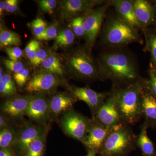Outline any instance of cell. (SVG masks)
Returning a JSON list of instances; mask_svg holds the SVG:
<instances>
[{"label": "cell", "mask_w": 156, "mask_h": 156, "mask_svg": "<svg viewBox=\"0 0 156 156\" xmlns=\"http://www.w3.org/2000/svg\"><path fill=\"white\" fill-rule=\"evenodd\" d=\"M31 27L34 34L37 37L39 36L47 28V23L41 18L34 20L31 23Z\"/></svg>", "instance_id": "obj_31"}, {"label": "cell", "mask_w": 156, "mask_h": 156, "mask_svg": "<svg viewBox=\"0 0 156 156\" xmlns=\"http://www.w3.org/2000/svg\"><path fill=\"white\" fill-rule=\"evenodd\" d=\"M144 78L121 88H113L115 102L121 122L134 125L142 117L141 110V94Z\"/></svg>", "instance_id": "obj_2"}, {"label": "cell", "mask_w": 156, "mask_h": 156, "mask_svg": "<svg viewBox=\"0 0 156 156\" xmlns=\"http://www.w3.org/2000/svg\"><path fill=\"white\" fill-rule=\"evenodd\" d=\"M5 10L9 13H14L18 9V1L17 0H6Z\"/></svg>", "instance_id": "obj_37"}, {"label": "cell", "mask_w": 156, "mask_h": 156, "mask_svg": "<svg viewBox=\"0 0 156 156\" xmlns=\"http://www.w3.org/2000/svg\"><path fill=\"white\" fill-rule=\"evenodd\" d=\"M110 6L109 1H106L84 15V37L86 39L87 47L91 51L103 25L107 11Z\"/></svg>", "instance_id": "obj_6"}, {"label": "cell", "mask_w": 156, "mask_h": 156, "mask_svg": "<svg viewBox=\"0 0 156 156\" xmlns=\"http://www.w3.org/2000/svg\"><path fill=\"white\" fill-rule=\"evenodd\" d=\"M84 15L78 16L73 18L70 24L71 28L72 29V31L75 35L78 37H84L85 35V30L83 26L85 17Z\"/></svg>", "instance_id": "obj_29"}, {"label": "cell", "mask_w": 156, "mask_h": 156, "mask_svg": "<svg viewBox=\"0 0 156 156\" xmlns=\"http://www.w3.org/2000/svg\"><path fill=\"white\" fill-rule=\"evenodd\" d=\"M25 115L37 122H44L50 116L49 100L41 94L32 96Z\"/></svg>", "instance_id": "obj_14"}, {"label": "cell", "mask_w": 156, "mask_h": 156, "mask_svg": "<svg viewBox=\"0 0 156 156\" xmlns=\"http://www.w3.org/2000/svg\"><path fill=\"white\" fill-rule=\"evenodd\" d=\"M57 35V28L55 25H53L47 27L41 35L37 37V38L40 41H47L54 38H56Z\"/></svg>", "instance_id": "obj_32"}, {"label": "cell", "mask_w": 156, "mask_h": 156, "mask_svg": "<svg viewBox=\"0 0 156 156\" xmlns=\"http://www.w3.org/2000/svg\"><path fill=\"white\" fill-rule=\"evenodd\" d=\"M16 92L15 82L9 73L4 74L2 80L0 81V92L4 96H11Z\"/></svg>", "instance_id": "obj_25"}, {"label": "cell", "mask_w": 156, "mask_h": 156, "mask_svg": "<svg viewBox=\"0 0 156 156\" xmlns=\"http://www.w3.org/2000/svg\"><path fill=\"white\" fill-rule=\"evenodd\" d=\"M136 18L143 32L156 26V2L146 0H133Z\"/></svg>", "instance_id": "obj_13"}, {"label": "cell", "mask_w": 156, "mask_h": 156, "mask_svg": "<svg viewBox=\"0 0 156 156\" xmlns=\"http://www.w3.org/2000/svg\"><path fill=\"white\" fill-rule=\"evenodd\" d=\"M18 132L13 128L8 127L1 129L0 148L1 149L12 147L14 146Z\"/></svg>", "instance_id": "obj_22"}, {"label": "cell", "mask_w": 156, "mask_h": 156, "mask_svg": "<svg viewBox=\"0 0 156 156\" xmlns=\"http://www.w3.org/2000/svg\"><path fill=\"white\" fill-rule=\"evenodd\" d=\"M93 119L70 110L65 113L60 125L65 132L73 138L83 142L89 133Z\"/></svg>", "instance_id": "obj_7"}, {"label": "cell", "mask_w": 156, "mask_h": 156, "mask_svg": "<svg viewBox=\"0 0 156 156\" xmlns=\"http://www.w3.org/2000/svg\"><path fill=\"white\" fill-rule=\"evenodd\" d=\"M130 126L121 122L111 128L98 152L100 156H126L134 150L137 137Z\"/></svg>", "instance_id": "obj_4"}, {"label": "cell", "mask_w": 156, "mask_h": 156, "mask_svg": "<svg viewBox=\"0 0 156 156\" xmlns=\"http://www.w3.org/2000/svg\"></svg>", "instance_id": "obj_45"}, {"label": "cell", "mask_w": 156, "mask_h": 156, "mask_svg": "<svg viewBox=\"0 0 156 156\" xmlns=\"http://www.w3.org/2000/svg\"><path fill=\"white\" fill-rule=\"evenodd\" d=\"M39 5L45 12H52L56 8L57 2L55 0H41L39 1Z\"/></svg>", "instance_id": "obj_35"}, {"label": "cell", "mask_w": 156, "mask_h": 156, "mask_svg": "<svg viewBox=\"0 0 156 156\" xmlns=\"http://www.w3.org/2000/svg\"><path fill=\"white\" fill-rule=\"evenodd\" d=\"M39 48L40 47L35 48L33 50H31L27 54V56L29 59L30 60V62L32 63L33 62L34 59L35 57L37 51L39 49Z\"/></svg>", "instance_id": "obj_40"}, {"label": "cell", "mask_w": 156, "mask_h": 156, "mask_svg": "<svg viewBox=\"0 0 156 156\" xmlns=\"http://www.w3.org/2000/svg\"><path fill=\"white\" fill-rule=\"evenodd\" d=\"M110 5L113 6L117 15L131 27L137 30H141V27L136 18L133 0H112Z\"/></svg>", "instance_id": "obj_17"}, {"label": "cell", "mask_w": 156, "mask_h": 156, "mask_svg": "<svg viewBox=\"0 0 156 156\" xmlns=\"http://www.w3.org/2000/svg\"><path fill=\"white\" fill-rule=\"evenodd\" d=\"M77 99L72 95L65 92H59L52 96L49 100L50 114L58 116L71 110Z\"/></svg>", "instance_id": "obj_19"}, {"label": "cell", "mask_w": 156, "mask_h": 156, "mask_svg": "<svg viewBox=\"0 0 156 156\" xmlns=\"http://www.w3.org/2000/svg\"><path fill=\"white\" fill-rule=\"evenodd\" d=\"M97 62L101 80L111 81L113 88L126 87L141 79L137 62L125 48H106Z\"/></svg>", "instance_id": "obj_1"}, {"label": "cell", "mask_w": 156, "mask_h": 156, "mask_svg": "<svg viewBox=\"0 0 156 156\" xmlns=\"http://www.w3.org/2000/svg\"><path fill=\"white\" fill-rule=\"evenodd\" d=\"M148 128L145 123L141 126L140 133L137 137L136 146L139 148L144 156H156V151L153 143L147 135Z\"/></svg>", "instance_id": "obj_20"}, {"label": "cell", "mask_w": 156, "mask_h": 156, "mask_svg": "<svg viewBox=\"0 0 156 156\" xmlns=\"http://www.w3.org/2000/svg\"><path fill=\"white\" fill-rule=\"evenodd\" d=\"M29 74V70L25 67L18 72L14 73V80L18 87H22L24 86L28 80Z\"/></svg>", "instance_id": "obj_30"}, {"label": "cell", "mask_w": 156, "mask_h": 156, "mask_svg": "<svg viewBox=\"0 0 156 156\" xmlns=\"http://www.w3.org/2000/svg\"><path fill=\"white\" fill-rule=\"evenodd\" d=\"M98 153L96 151H90L88 152L87 156H96V154Z\"/></svg>", "instance_id": "obj_43"}, {"label": "cell", "mask_w": 156, "mask_h": 156, "mask_svg": "<svg viewBox=\"0 0 156 156\" xmlns=\"http://www.w3.org/2000/svg\"><path fill=\"white\" fill-rule=\"evenodd\" d=\"M92 119L90 130L82 143L89 151H96L98 153L111 128L105 127Z\"/></svg>", "instance_id": "obj_16"}, {"label": "cell", "mask_w": 156, "mask_h": 156, "mask_svg": "<svg viewBox=\"0 0 156 156\" xmlns=\"http://www.w3.org/2000/svg\"><path fill=\"white\" fill-rule=\"evenodd\" d=\"M67 65L71 73L76 79L83 80L101 79L97 62L87 47L78 48L70 53Z\"/></svg>", "instance_id": "obj_5"}, {"label": "cell", "mask_w": 156, "mask_h": 156, "mask_svg": "<svg viewBox=\"0 0 156 156\" xmlns=\"http://www.w3.org/2000/svg\"><path fill=\"white\" fill-rule=\"evenodd\" d=\"M48 57V53L44 50L39 49L37 51L32 64L35 66H38L40 64H42V62Z\"/></svg>", "instance_id": "obj_36"}, {"label": "cell", "mask_w": 156, "mask_h": 156, "mask_svg": "<svg viewBox=\"0 0 156 156\" xmlns=\"http://www.w3.org/2000/svg\"><path fill=\"white\" fill-rule=\"evenodd\" d=\"M8 123L5 118L1 115L0 116V128L1 129L8 127Z\"/></svg>", "instance_id": "obj_41"}, {"label": "cell", "mask_w": 156, "mask_h": 156, "mask_svg": "<svg viewBox=\"0 0 156 156\" xmlns=\"http://www.w3.org/2000/svg\"><path fill=\"white\" fill-rule=\"evenodd\" d=\"M41 43L37 41H32L30 42L25 48L24 52L26 54H27L31 50H33L35 48L40 47Z\"/></svg>", "instance_id": "obj_38"}, {"label": "cell", "mask_w": 156, "mask_h": 156, "mask_svg": "<svg viewBox=\"0 0 156 156\" xmlns=\"http://www.w3.org/2000/svg\"><path fill=\"white\" fill-rule=\"evenodd\" d=\"M47 134V130L41 126L28 124L23 126L18 132L13 147L23 156L30 145L36 140Z\"/></svg>", "instance_id": "obj_12"}, {"label": "cell", "mask_w": 156, "mask_h": 156, "mask_svg": "<svg viewBox=\"0 0 156 156\" xmlns=\"http://www.w3.org/2000/svg\"><path fill=\"white\" fill-rule=\"evenodd\" d=\"M101 30V41L106 48H125L133 43L140 44L143 41L139 31L121 19L118 15L109 16Z\"/></svg>", "instance_id": "obj_3"}, {"label": "cell", "mask_w": 156, "mask_h": 156, "mask_svg": "<svg viewBox=\"0 0 156 156\" xmlns=\"http://www.w3.org/2000/svg\"><path fill=\"white\" fill-rule=\"evenodd\" d=\"M44 69L54 74L62 76L63 74V70L59 58L53 55L48 56L42 63Z\"/></svg>", "instance_id": "obj_23"}, {"label": "cell", "mask_w": 156, "mask_h": 156, "mask_svg": "<svg viewBox=\"0 0 156 156\" xmlns=\"http://www.w3.org/2000/svg\"><path fill=\"white\" fill-rule=\"evenodd\" d=\"M5 51L9 56V58L13 61H17L22 56V50L18 47L5 48Z\"/></svg>", "instance_id": "obj_34"}, {"label": "cell", "mask_w": 156, "mask_h": 156, "mask_svg": "<svg viewBox=\"0 0 156 156\" xmlns=\"http://www.w3.org/2000/svg\"><path fill=\"white\" fill-rule=\"evenodd\" d=\"M92 119L105 127L109 128H112L122 122L112 92L98 109Z\"/></svg>", "instance_id": "obj_10"}, {"label": "cell", "mask_w": 156, "mask_h": 156, "mask_svg": "<svg viewBox=\"0 0 156 156\" xmlns=\"http://www.w3.org/2000/svg\"><path fill=\"white\" fill-rule=\"evenodd\" d=\"M75 40V35L69 29L63 30L56 37V44L61 47H66L73 44Z\"/></svg>", "instance_id": "obj_27"}, {"label": "cell", "mask_w": 156, "mask_h": 156, "mask_svg": "<svg viewBox=\"0 0 156 156\" xmlns=\"http://www.w3.org/2000/svg\"><path fill=\"white\" fill-rule=\"evenodd\" d=\"M0 156H16V154L12 147L1 149Z\"/></svg>", "instance_id": "obj_39"}, {"label": "cell", "mask_w": 156, "mask_h": 156, "mask_svg": "<svg viewBox=\"0 0 156 156\" xmlns=\"http://www.w3.org/2000/svg\"><path fill=\"white\" fill-rule=\"evenodd\" d=\"M32 97V95H18L9 98L2 105V111L11 118L19 119L25 115Z\"/></svg>", "instance_id": "obj_15"}, {"label": "cell", "mask_w": 156, "mask_h": 156, "mask_svg": "<svg viewBox=\"0 0 156 156\" xmlns=\"http://www.w3.org/2000/svg\"><path fill=\"white\" fill-rule=\"evenodd\" d=\"M148 78L144 79V85L147 89L156 99V69L150 66L148 71Z\"/></svg>", "instance_id": "obj_28"}, {"label": "cell", "mask_w": 156, "mask_h": 156, "mask_svg": "<svg viewBox=\"0 0 156 156\" xmlns=\"http://www.w3.org/2000/svg\"><path fill=\"white\" fill-rule=\"evenodd\" d=\"M145 38L144 50L149 52L151 55L150 66L156 69V29L151 27L143 32Z\"/></svg>", "instance_id": "obj_21"}, {"label": "cell", "mask_w": 156, "mask_h": 156, "mask_svg": "<svg viewBox=\"0 0 156 156\" xmlns=\"http://www.w3.org/2000/svg\"><path fill=\"white\" fill-rule=\"evenodd\" d=\"M5 10V2L4 1H0V14L2 15L3 11Z\"/></svg>", "instance_id": "obj_42"}, {"label": "cell", "mask_w": 156, "mask_h": 156, "mask_svg": "<svg viewBox=\"0 0 156 156\" xmlns=\"http://www.w3.org/2000/svg\"><path fill=\"white\" fill-rule=\"evenodd\" d=\"M105 1L97 0H65L60 4L62 15L66 19H72L83 16L94 9L95 6H100Z\"/></svg>", "instance_id": "obj_9"}, {"label": "cell", "mask_w": 156, "mask_h": 156, "mask_svg": "<svg viewBox=\"0 0 156 156\" xmlns=\"http://www.w3.org/2000/svg\"><path fill=\"white\" fill-rule=\"evenodd\" d=\"M141 110L148 128H156V99L144 85L141 94Z\"/></svg>", "instance_id": "obj_18"}, {"label": "cell", "mask_w": 156, "mask_h": 156, "mask_svg": "<svg viewBox=\"0 0 156 156\" xmlns=\"http://www.w3.org/2000/svg\"><path fill=\"white\" fill-rule=\"evenodd\" d=\"M71 92L77 100L82 101L87 104L93 117L111 93V92H97L89 87H73L71 89Z\"/></svg>", "instance_id": "obj_11"}, {"label": "cell", "mask_w": 156, "mask_h": 156, "mask_svg": "<svg viewBox=\"0 0 156 156\" xmlns=\"http://www.w3.org/2000/svg\"><path fill=\"white\" fill-rule=\"evenodd\" d=\"M4 75L3 74V70L2 68L0 69V81L2 80V79L4 76Z\"/></svg>", "instance_id": "obj_44"}, {"label": "cell", "mask_w": 156, "mask_h": 156, "mask_svg": "<svg viewBox=\"0 0 156 156\" xmlns=\"http://www.w3.org/2000/svg\"><path fill=\"white\" fill-rule=\"evenodd\" d=\"M21 43L19 35L11 31L1 30L0 32V44L1 46L8 47L18 45Z\"/></svg>", "instance_id": "obj_26"}, {"label": "cell", "mask_w": 156, "mask_h": 156, "mask_svg": "<svg viewBox=\"0 0 156 156\" xmlns=\"http://www.w3.org/2000/svg\"><path fill=\"white\" fill-rule=\"evenodd\" d=\"M4 64L8 69L14 73L18 72L24 68V64L20 62L13 61L10 59H5Z\"/></svg>", "instance_id": "obj_33"}, {"label": "cell", "mask_w": 156, "mask_h": 156, "mask_svg": "<svg viewBox=\"0 0 156 156\" xmlns=\"http://www.w3.org/2000/svg\"><path fill=\"white\" fill-rule=\"evenodd\" d=\"M60 83L61 80L57 75L44 69L34 74L27 82L25 89L30 93L40 94L54 90Z\"/></svg>", "instance_id": "obj_8"}, {"label": "cell", "mask_w": 156, "mask_h": 156, "mask_svg": "<svg viewBox=\"0 0 156 156\" xmlns=\"http://www.w3.org/2000/svg\"><path fill=\"white\" fill-rule=\"evenodd\" d=\"M46 136L47 134L34 141L23 156H44Z\"/></svg>", "instance_id": "obj_24"}]
</instances>
